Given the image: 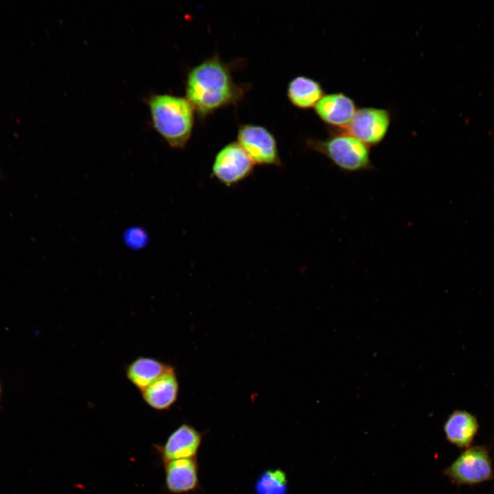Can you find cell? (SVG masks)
<instances>
[{"label":"cell","mask_w":494,"mask_h":494,"mask_svg":"<svg viewBox=\"0 0 494 494\" xmlns=\"http://www.w3.org/2000/svg\"><path fill=\"white\" fill-rule=\"evenodd\" d=\"M202 440V434L183 423L175 429L162 445L154 447L163 463L178 459L196 458Z\"/></svg>","instance_id":"8"},{"label":"cell","mask_w":494,"mask_h":494,"mask_svg":"<svg viewBox=\"0 0 494 494\" xmlns=\"http://www.w3.org/2000/svg\"><path fill=\"white\" fill-rule=\"evenodd\" d=\"M178 382L174 368L171 366L152 384L141 391L145 403L154 410H169L176 401Z\"/></svg>","instance_id":"11"},{"label":"cell","mask_w":494,"mask_h":494,"mask_svg":"<svg viewBox=\"0 0 494 494\" xmlns=\"http://www.w3.org/2000/svg\"><path fill=\"white\" fill-rule=\"evenodd\" d=\"M390 124V114L388 110L364 107L356 110L345 130L370 147L384 140Z\"/></svg>","instance_id":"7"},{"label":"cell","mask_w":494,"mask_h":494,"mask_svg":"<svg viewBox=\"0 0 494 494\" xmlns=\"http://www.w3.org/2000/svg\"><path fill=\"white\" fill-rule=\"evenodd\" d=\"M165 485L172 494H186L199 485L196 458L174 460L163 463Z\"/></svg>","instance_id":"9"},{"label":"cell","mask_w":494,"mask_h":494,"mask_svg":"<svg viewBox=\"0 0 494 494\" xmlns=\"http://www.w3.org/2000/svg\"><path fill=\"white\" fill-rule=\"evenodd\" d=\"M237 138V142L255 165L282 166L277 140L266 127L251 124H242L238 128Z\"/></svg>","instance_id":"6"},{"label":"cell","mask_w":494,"mask_h":494,"mask_svg":"<svg viewBox=\"0 0 494 494\" xmlns=\"http://www.w3.org/2000/svg\"><path fill=\"white\" fill-rule=\"evenodd\" d=\"M306 145L343 172L353 173L373 169L369 147L345 130L333 128L328 137L309 139Z\"/></svg>","instance_id":"3"},{"label":"cell","mask_w":494,"mask_h":494,"mask_svg":"<svg viewBox=\"0 0 494 494\" xmlns=\"http://www.w3.org/2000/svg\"><path fill=\"white\" fill-rule=\"evenodd\" d=\"M443 474L458 485H475L493 478L489 452L482 445L466 448L447 468Z\"/></svg>","instance_id":"4"},{"label":"cell","mask_w":494,"mask_h":494,"mask_svg":"<svg viewBox=\"0 0 494 494\" xmlns=\"http://www.w3.org/2000/svg\"><path fill=\"white\" fill-rule=\"evenodd\" d=\"M247 85L237 84L231 67L216 55L204 60L189 72L186 98L202 118L217 110L236 104L247 91Z\"/></svg>","instance_id":"1"},{"label":"cell","mask_w":494,"mask_h":494,"mask_svg":"<svg viewBox=\"0 0 494 494\" xmlns=\"http://www.w3.org/2000/svg\"><path fill=\"white\" fill-rule=\"evenodd\" d=\"M1 395H2V386H1V383L0 381V403H1Z\"/></svg>","instance_id":"17"},{"label":"cell","mask_w":494,"mask_h":494,"mask_svg":"<svg viewBox=\"0 0 494 494\" xmlns=\"http://www.w3.org/2000/svg\"><path fill=\"white\" fill-rule=\"evenodd\" d=\"M325 95L320 84L307 76L299 75L293 78L288 84L287 96L294 106L307 109L315 107Z\"/></svg>","instance_id":"14"},{"label":"cell","mask_w":494,"mask_h":494,"mask_svg":"<svg viewBox=\"0 0 494 494\" xmlns=\"http://www.w3.org/2000/svg\"><path fill=\"white\" fill-rule=\"evenodd\" d=\"M126 244L132 248L143 246L148 241V235L145 231L139 227L127 230L124 235Z\"/></svg>","instance_id":"16"},{"label":"cell","mask_w":494,"mask_h":494,"mask_svg":"<svg viewBox=\"0 0 494 494\" xmlns=\"http://www.w3.org/2000/svg\"><path fill=\"white\" fill-rule=\"evenodd\" d=\"M255 163L237 142H231L216 154L211 177L226 187H231L250 177Z\"/></svg>","instance_id":"5"},{"label":"cell","mask_w":494,"mask_h":494,"mask_svg":"<svg viewBox=\"0 0 494 494\" xmlns=\"http://www.w3.org/2000/svg\"><path fill=\"white\" fill-rule=\"evenodd\" d=\"M314 108L323 122L342 130L346 128L357 110L354 101L342 93L325 95Z\"/></svg>","instance_id":"10"},{"label":"cell","mask_w":494,"mask_h":494,"mask_svg":"<svg viewBox=\"0 0 494 494\" xmlns=\"http://www.w3.org/2000/svg\"><path fill=\"white\" fill-rule=\"evenodd\" d=\"M476 417L465 410H455L451 413L443 425L447 440L459 448L471 446L479 430Z\"/></svg>","instance_id":"12"},{"label":"cell","mask_w":494,"mask_h":494,"mask_svg":"<svg viewBox=\"0 0 494 494\" xmlns=\"http://www.w3.org/2000/svg\"><path fill=\"white\" fill-rule=\"evenodd\" d=\"M170 367L155 358L139 357L127 366L126 375L132 384L141 392Z\"/></svg>","instance_id":"13"},{"label":"cell","mask_w":494,"mask_h":494,"mask_svg":"<svg viewBox=\"0 0 494 494\" xmlns=\"http://www.w3.org/2000/svg\"><path fill=\"white\" fill-rule=\"evenodd\" d=\"M148 106L153 127L172 148L183 149L194 125L195 110L187 100L169 94L154 95Z\"/></svg>","instance_id":"2"},{"label":"cell","mask_w":494,"mask_h":494,"mask_svg":"<svg viewBox=\"0 0 494 494\" xmlns=\"http://www.w3.org/2000/svg\"><path fill=\"white\" fill-rule=\"evenodd\" d=\"M257 494H287V479L279 469H268L262 473L255 485Z\"/></svg>","instance_id":"15"}]
</instances>
